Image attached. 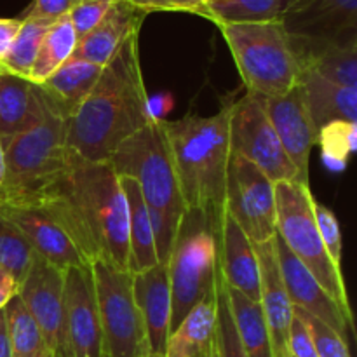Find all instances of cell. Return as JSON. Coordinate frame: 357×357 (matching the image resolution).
<instances>
[{"label": "cell", "instance_id": "ee69618b", "mask_svg": "<svg viewBox=\"0 0 357 357\" xmlns=\"http://www.w3.org/2000/svg\"><path fill=\"white\" fill-rule=\"evenodd\" d=\"M0 357H13V354H10L9 331H7L6 310H0Z\"/></svg>", "mask_w": 357, "mask_h": 357}, {"label": "cell", "instance_id": "7402d4cb", "mask_svg": "<svg viewBox=\"0 0 357 357\" xmlns=\"http://www.w3.org/2000/svg\"><path fill=\"white\" fill-rule=\"evenodd\" d=\"M42 117V93L37 84L0 70V142L2 146Z\"/></svg>", "mask_w": 357, "mask_h": 357}, {"label": "cell", "instance_id": "74e56055", "mask_svg": "<svg viewBox=\"0 0 357 357\" xmlns=\"http://www.w3.org/2000/svg\"><path fill=\"white\" fill-rule=\"evenodd\" d=\"M115 0H79L68 13V20L77 38H82L103 20Z\"/></svg>", "mask_w": 357, "mask_h": 357}, {"label": "cell", "instance_id": "60d3db41", "mask_svg": "<svg viewBox=\"0 0 357 357\" xmlns=\"http://www.w3.org/2000/svg\"><path fill=\"white\" fill-rule=\"evenodd\" d=\"M135 7L150 13H190L202 16L204 3L201 0H129Z\"/></svg>", "mask_w": 357, "mask_h": 357}, {"label": "cell", "instance_id": "ba28073f", "mask_svg": "<svg viewBox=\"0 0 357 357\" xmlns=\"http://www.w3.org/2000/svg\"><path fill=\"white\" fill-rule=\"evenodd\" d=\"M275 190V234L284 241L288 250L302 261L307 271L337 302L345 316L352 319L351 303L344 275L331 261L314 216V195L309 185L298 181H279Z\"/></svg>", "mask_w": 357, "mask_h": 357}, {"label": "cell", "instance_id": "7dc6e473", "mask_svg": "<svg viewBox=\"0 0 357 357\" xmlns=\"http://www.w3.org/2000/svg\"><path fill=\"white\" fill-rule=\"evenodd\" d=\"M201 2H202V3H204V2H206V0H201Z\"/></svg>", "mask_w": 357, "mask_h": 357}, {"label": "cell", "instance_id": "9c48e42d", "mask_svg": "<svg viewBox=\"0 0 357 357\" xmlns=\"http://www.w3.org/2000/svg\"><path fill=\"white\" fill-rule=\"evenodd\" d=\"M94 291L103 331L105 357H149L145 328L135 302L129 271L93 261Z\"/></svg>", "mask_w": 357, "mask_h": 357}, {"label": "cell", "instance_id": "836d02e7", "mask_svg": "<svg viewBox=\"0 0 357 357\" xmlns=\"http://www.w3.org/2000/svg\"><path fill=\"white\" fill-rule=\"evenodd\" d=\"M37 253L31 250L23 234L0 215V268L9 272L17 284L24 279Z\"/></svg>", "mask_w": 357, "mask_h": 357}, {"label": "cell", "instance_id": "d6986e66", "mask_svg": "<svg viewBox=\"0 0 357 357\" xmlns=\"http://www.w3.org/2000/svg\"><path fill=\"white\" fill-rule=\"evenodd\" d=\"M132 293L145 328L149 357L164 356L171 328V288L167 264L132 274Z\"/></svg>", "mask_w": 357, "mask_h": 357}, {"label": "cell", "instance_id": "f907efd6", "mask_svg": "<svg viewBox=\"0 0 357 357\" xmlns=\"http://www.w3.org/2000/svg\"><path fill=\"white\" fill-rule=\"evenodd\" d=\"M0 70H2V68H0Z\"/></svg>", "mask_w": 357, "mask_h": 357}, {"label": "cell", "instance_id": "ffe728a7", "mask_svg": "<svg viewBox=\"0 0 357 357\" xmlns=\"http://www.w3.org/2000/svg\"><path fill=\"white\" fill-rule=\"evenodd\" d=\"M260 265V305L267 323L274 357L288 356V335L293 321V303L282 284L274 239L255 244Z\"/></svg>", "mask_w": 357, "mask_h": 357}, {"label": "cell", "instance_id": "44dd1931", "mask_svg": "<svg viewBox=\"0 0 357 357\" xmlns=\"http://www.w3.org/2000/svg\"><path fill=\"white\" fill-rule=\"evenodd\" d=\"M145 10L132 6L129 0H115L103 20L79 40L72 58L84 59L103 68L129 35L139 31Z\"/></svg>", "mask_w": 357, "mask_h": 357}, {"label": "cell", "instance_id": "d4e9b609", "mask_svg": "<svg viewBox=\"0 0 357 357\" xmlns=\"http://www.w3.org/2000/svg\"><path fill=\"white\" fill-rule=\"evenodd\" d=\"M291 47L300 72H314L338 86L357 87V42L314 44L291 40Z\"/></svg>", "mask_w": 357, "mask_h": 357}, {"label": "cell", "instance_id": "3957f363", "mask_svg": "<svg viewBox=\"0 0 357 357\" xmlns=\"http://www.w3.org/2000/svg\"><path fill=\"white\" fill-rule=\"evenodd\" d=\"M108 162L119 176L138 183L146 204L159 264H167L187 204L180 188L164 119H152L126 139Z\"/></svg>", "mask_w": 357, "mask_h": 357}, {"label": "cell", "instance_id": "c3c4849f", "mask_svg": "<svg viewBox=\"0 0 357 357\" xmlns=\"http://www.w3.org/2000/svg\"><path fill=\"white\" fill-rule=\"evenodd\" d=\"M157 357H166V356H157Z\"/></svg>", "mask_w": 357, "mask_h": 357}, {"label": "cell", "instance_id": "f6af8a7d", "mask_svg": "<svg viewBox=\"0 0 357 357\" xmlns=\"http://www.w3.org/2000/svg\"><path fill=\"white\" fill-rule=\"evenodd\" d=\"M3 180H6V153H3L2 142H0V188H2Z\"/></svg>", "mask_w": 357, "mask_h": 357}, {"label": "cell", "instance_id": "2e32d148", "mask_svg": "<svg viewBox=\"0 0 357 357\" xmlns=\"http://www.w3.org/2000/svg\"><path fill=\"white\" fill-rule=\"evenodd\" d=\"M265 114L281 142L282 150L298 173V183L309 185V164L317 131L312 124L302 87L295 86L282 96L261 98Z\"/></svg>", "mask_w": 357, "mask_h": 357}, {"label": "cell", "instance_id": "8992f818", "mask_svg": "<svg viewBox=\"0 0 357 357\" xmlns=\"http://www.w3.org/2000/svg\"><path fill=\"white\" fill-rule=\"evenodd\" d=\"M218 28L248 93L275 98L298 86V63L281 21L230 23Z\"/></svg>", "mask_w": 357, "mask_h": 357}, {"label": "cell", "instance_id": "8d00e7d4", "mask_svg": "<svg viewBox=\"0 0 357 357\" xmlns=\"http://www.w3.org/2000/svg\"><path fill=\"white\" fill-rule=\"evenodd\" d=\"M314 216H316L317 229H319L321 239H323L324 248L330 255L331 261L340 268L342 265V232L338 220L335 213L319 201L314 199Z\"/></svg>", "mask_w": 357, "mask_h": 357}, {"label": "cell", "instance_id": "d6a6232c", "mask_svg": "<svg viewBox=\"0 0 357 357\" xmlns=\"http://www.w3.org/2000/svg\"><path fill=\"white\" fill-rule=\"evenodd\" d=\"M357 122L333 121L317 131V142L323 150V160L331 171H344L349 157L356 152Z\"/></svg>", "mask_w": 357, "mask_h": 357}, {"label": "cell", "instance_id": "681fc988", "mask_svg": "<svg viewBox=\"0 0 357 357\" xmlns=\"http://www.w3.org/2000/svg\"><path fill=\"white\" fill-rule=\"evenodd\" d=\"M52 357H61V356H52Z\"/></svg>", "mask_w": 357, "mask_h": 357}, {"label": "cell", "instance_id": "4dcf8cb0", "mask_svg": "<svg viewBox=\"0 0 357 357\" xmlns=\"http://www.w3.org/2000/svg\"><path fill=\"white\" fill-rule=\"evenodd\" d=\"M3 310L13 357H52L40 328L30 316L20 296H14Z\"/></svg>", "mask_w": 357, "mask_h": 357}, {"label": "cell", "instance_id": "bcb514c9", "mask_svg": "<svg viewBox=\"0 0 357 357\" xmlns=\"http://www.w3.org/2000/svg\"><path fill=\"white\" fill-rule=\"evenodd\" d=\"M211 357H218V351H215V354H213Z\"/></svg>", "mask_w": 357, "mask_h": 357}, {"label": "cell", "instance_id": "f1b7e54d", "mask_svg": "<svg viewBox=\"0 0 357 357\" xmlns=\"http://www.w3.org/2000/svg\"><path fill=\"white\" fill-rule=\"evenodd\" d=\"M77 44H79V38H77L68 16L52 23L42 40L37 58H35L30 82L40 86L44 80H47L59 66H63L72 58Z\"/></svg>", "mask_w": 357, "mask_h": 357}, {"label": "cell", "instance_id": "4fadbf2b", "mask_svg": "<svg viewBox=\"0 0 357 357\" xmlns=\"http://www.w3.org/2000/svg\"><path fill=\"white\" fill-rule=\"evenodd\" d=\"M279 21L291 40L357 42V0H289Z\"/></svg>", "mask_w": 357, "mask_h": 357}, {"label": "cell", "instance_id": "30bf717a", "mask_svg": "<svg viewBox=\"0 0 357 357\" xmlns=\"http://www.w3.org/2000/svg\"><path fill=\"white\" fill-rule=\"evenodd\" d=\"M229 143L230 153L255 164L272 183L298 180L295 166L282 150L265 114L261 98L246 93V96L230 103Z\"/></svg>", "mask_w": 357, "mask_h": 357}, {"label": "cell", "instance_id": "cb8c5ba5", "mask_svg": "<svg viewBox=\"0 0 357 357\" xmlns=\"http://www.w3.org/2000/svg\"><path fill=\"white\" fill-rule=\"evenodd\" d=\"M298 84L316 131L333 121L357 122V87L338 86L314 72H300Z\"/></svg>", "mask_w": 357, "mask_h": 357}, {"label": "cell", "instance_id": "52a82bcc", "mask_svg": "<svg viewBox=\"0 0 357 357\" xmlns=\"http://www.w3.org/2000/svg\"><path fill=\"white\" fill-rule=\"evenodd\" d=\"M218 220L195 209H187L167 258L171 288V328L215 291L218 279Z\"/></svg>", "mask_w": 357, "mask_h": 357}, {"label": "cell", "instance_id": "83f0119b", "mask_svg": "<svg viewBox=\"0 0 357 357\" xmlns=\"http://www.w3.org/2000/svg\"><path fill=\"white\" fill-rule=\"evenodd\" d=\"M227 296L237 338L246 357H274L271 335L260 303L251 302L243 293L230 288H227Z\"/></svg>", "mask_w": 357, "mask_h": 357}, {"label": "cell", "instance_id": "e0dca14e", "mask_svg": "<svg viewBox=\"0 0 357 357\" xmlns=\"http://www.w3.org/2000/svg\"><path fill=\"white\" fill-rule=\"evenodd\" d=\"M274 250L282 284H284L293 307H298V309L312 314L314 317L321 319L335 331H338L342 337H345L349 328L354 326V321L345 316L344 310L324 291L323 286L307 271L305 265L288 250L284 241L278 234L274 236Z\"/></svg>", "mask_w": 357, "mask_h": 357}, {"label": "cell", "instance_id": "484cf974", "mask_svg": "<svg viewBox=\"0 0 357 357\" xmlns=\"http://www.w3.org/2000/svg\"><path fill=\"white\" fill-rule=\"evenodd\" d=\"M101 70V66L84 59L70 58L38 87L47 96L52 107L68 121L89 96L94 84L100 79Z\"/></svg>", "mask_w": 357, "mask_h": 357}, {"label": "cell", "instance_id": "5bb4252c", "mask_svg": "<svg viewBox=\"0 0 357 357\" xmlns=\"http://www.w3.org/2000/svg\"><path fill=\"white\" fill-rule=\"evenodd\" d=\"M0 215L23 234L38 257L54 267L61 271L72 267H91L65 227L37 202L0 201Z\"/></svg>", "mask_w": 357, "mask_h": 357}, {"label": "cell", "instance_id": "ab89813d", "mask_svg": "<svg viewBox=\"0 0 357 357\" xmlns=\"http://www.w3.org/2000/svg\"><path fill=\"white\" fill-rule=\"evenodd\" d=\"M77 2L79 0H33L24 17L52 24L61 17L68 16V13Z\"/></svg>", "mask_w": 357, "mask_h": 357}, {"label": "cell", "instance_id": "4316f807", "mask_svg": "<svg viewBox=\"0 0 357 357\" xmlns=\"http://www.w3.org/2000/svg\"><path fill=\"white\" fill-rule=\"evenodd\" d=\"M121 178L122 192L128 204V239H129V272L138 274L159 264L155 253L152 223L138 183L131 178Z\"/></svg>", "mask_w": 357, "mask_h": 357}, {"label": "cell", "instance_id": "f546056e", "mask_svg": "<svg viewBox=\"0 0 357 357\" xmlns=\"http://www.w3.org/2000/svg\"><path fill=\"white\" fill-rule=\"evenodd\" d=\"M289 0H206L202 17L220 24L260 23L281 17Z\"/></svg>", "mask_w": 357, "mask_h": 357}, {"label": "cell", "instance_id": "6da1fadb", "mask_svg": "<svg viewBox=\"0 0 357 357\" xmlns=\"http://www.w3.org/2000/svg\"><path fill=\"white\" fill-rule=\"evenodd\" d=\"M26 201L47 209L89 264L103 261L129 271L128 204L110 162H86L73 155L65 174Z\"/></svg>", "mask_w": 357, "mask_h": 357}, {"label": "cell", "instance_id": "ac0fdd59", "mask_svg": "<svg viewBox=\"0 0 357 357\" xmlns=\"http://www.w3.org/2000/svg\"><path fill=\"white\" fill-rule=\"evenodd\" d=\"M216 244L223 284L260 303V265L255 244L225 209L218 218Z\"/></svg>", "mask_w": 357, "mask_h": 357}, {"label": "cell", "instance_id": "277c9868", "mask_svg": "<svg viewBox=\"0 0 357 357\" xmlns=\"http://www.w3.org/2000/svg\"><path fill=\"white\" fill-rule=\"evenodd\" d=\"M230 103L209 117L190 114L164 121L187 209L218 220L225 208Z\"/></svg>", "mask_w": 357, "mask_h": 357}, {"label": "cell", "instance_id": "1f68e13d", "mask_svg": "<svg viewBox=\"0 0 357 357\" xmlns=\"http://www.w3.org/2000/svg\"><path fill=\"white\" fill-rule=\"evenodd\" d=\"M49 28H51V24L31 20V17H23L20 30H17L16 37L10 44L9 52L0 61V68L30 80L35 58H37L38 49H40V44Z\"/></svg>", "mask_w": 357, "mask_h": 357}, {"label": "cell", "instance_id": "d590c367", "mask_svg": "<svg viewBox=\"0 0 357 357\" xmlns=\"http://www.w3.org/2000/svg\"><path fill=\"white\" fill-rule=\"evenodd\" d=\"M293 309H295V312L302 317L303 323L309 328L317 357H351L345 337H342L338 331H335L333 328L328 326L321 319L314 317L312 314L305 312V310L298 309V307H293Z\"/></svg>", "mask_w": 357, "mask_h": 357}, {"label": "cell", "instance_id": "7c38bea8", "mask_svg": "<svg viewBox=\"0 0 357 357\" xmlns=\"http://www.w3.org/2000/svg\"><path fill=\"white\" fill-rule=\"evenodd\" d=\"M63 335L65 357H105L103 331L91 267L65 271Z\"/></svg>", "mask_w": 357, "mask_h": 357}, {"label": "cell", "instance_id": "b9f144b4", "mask_svg": "<svg viewBox=\"0 0 357 357\" xmlns=\"http://www.w3.org/2000/svg\"><path fill=\"white\" fill-rule=\"evenodd\" d=\"M20 26H21V20H14V17H0V61H2V59L6 58L7 52H9L10 44H13Z\"/></svg>", "mask_w": 357, "mask_h": 357}, {"label": "cell", "instance_id": "e575fe53", "mask_svg": "<svg viewBox=\"0 0 357 357\" xmlns=\"http://www.w3.org/2000/svg\"><path fill=\"white\" fill-rule=\"evenodd\" d=\"M216 351H218V357H246L237 338L227 288L220 274L216 279Z\"/></svg>", "mask_w": 357, "mask_h": 357}, {"label": "cell", "instance_id": "f35d334b", "mask_svg": "<svg viewBox=\"0 0 357 357\" xmlns=\"http://www.w3.org/2000/svg\"><path fill=\"white\" fill-rule=\"evenodd\" d=\"M288 356L289 357H317L316 347H314L312 337L309 328L303 323L302 317L293 309V321L289 326L288 335Z\"/></svg>", "mask_w": 357, "mask_h": 357}, {"label": "cell", "instance_id": "5b68a950", "mask_svg": "<svg viewBox=\"0 0 357 357\" xmlns=\"http://www.w3.org/2000/svg\"><path fill=\"white\" fill-rule=\"evenodd\" d=\"M42 93V89H40ZM68 121L42 93V117L3 145L6 180L0 201H26L54 183L72 166Z\"/></svg>", "mask_w": 357, "mask_h": 357}, {"label": "cell", "instance_id": "7bdbcfd3", "mask_svg": "<svg viewBox=\"0 0 357 357\" xmlns=\"http://www.w3.org/2000/svg\"><path fill=\"white\" fill-rule=\"evenodd\" d=\"M17 289H20V284L16 279L7 271L0 268V310L6 309L7 303L17 295Z\"/></svg>", "mask_w": 357, "mask_h": 357}, {"label": "cell", "instance_id": "9a60e30c", "mask_svg": "<svg viewBox=\"0 0 357 357\" xmlns=\"http://www.w3.org/2000/svg\"><path fill=\"white\" fill-rule=\"evenodd\" d=\"M63 291L65 271L37 255L28 274L21 281L17 296L40 328L51 354L65 357Z\"/></svg>", "mask_w": 357, "mask_h": 357}, {"label": "cell", "instance_id": "7a4b0ae2", "mask_svg": "<svg viewBox=\"0 0 357 357\" xmlns=\"http://www.w3.org/2000/svg\"><path fill=\"white\" fill-rule=\"evenodd\" d=\"M138 37L136 31L122 42L103 66L89 96L68 119L66 143L77 159L108 162L126 139L152 121Z\"/></svg>", "mask_w": 357, "mask_h": 357}, {"label": "cell", "instance_id": "603a6c76", "mask_svg": "<svg viewBox=\"0 0 357 357\" xmlns=\"http://www.w3.org/2000/svg\"><path fill=\"white\" fill-rule=\"evenodd\" d=\"M216 351V286L169 333L166 357H211Z\"/></svg>", "mask_w": 357, "mask_h": 357}, {"label": "cell", "instance_id": "8fae6325", "mask_svg": "<svg viewBox=\"0 0 357 357\" xmlns=\"http://www.w3.org/2000/svg\"><path fill=\"white\" fill-rule=\"evenodd\" d=\"M225 209L253 244L275 236V190L267 174L250 160L230 153Z\"/></svg>", "mask_w": 357, "mask_h": 357}]
</instances>
